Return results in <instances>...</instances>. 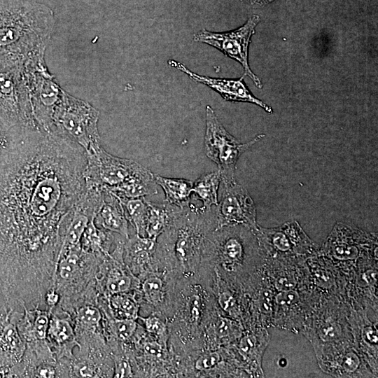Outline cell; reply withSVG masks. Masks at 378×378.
I'll use <instances>...</instances> for the list:
<instances>
[{
  "label": "cell",
  "mask_w": 378,
  "mask_h": 378,
  "mask_svg": "<svg viewBox=\"0 0 378 378\" xmlns=\"http://www.w3.org/2000/svg\"><path fill=\"white\" fill-rule=\"evenodd\" d=\"M85 165L80 146L38 130L0 159V290L6 304L45 305L86 188Z\"/></svg>",
  "instance_id": "1"
},
{
  "label": "cell",
  "mask_w": 378,
  "mask_h": 378,
  "mask_svg": "<svg viewBox=\"0 0 378 378\" xmlns=\"http://www.w3.org/2000/svg\"><path fill=\"white\" fill-rule=\"evenodd\" d=\"M53 24V13L44 4L0 0V62H44Z\"/></svg>",
  "instance_id": "2"
},
{
  "label": "cell",
  "mask_w": 378,
  "mask_h": 378,
  "mask_svg": "<svg viewBox=\"0 0 378 378\" xmlns=\"http://www.w3.org/2000/svg\"><path fill=\"white\" fill-rule=\"evenodd\" d=\"M215 229L212 209L204 211L190 202L180 208L156 240L154 267L172 273L178 280L195 276L200 268L204 239Z\"/></svg>",
  "instance_id": "3"
},
{
  "label": "cell",
  "mask_w": 378,
  "mask_h": 378,
  "mask_svg": "<svg viewBox=\"0 0 378 378\" xmlns=\"http://www.w3.org/2000/svg\"><path fill=\"white\" fill-rule=\"evenodd\" d=\"M85 184L108 190L120 198L158 193L153 173L134 160L107 153L102 146L85 152Z\"/></svg>",
  "instance_id": "4"
},
{
  "label": "cell",
  "mask_w": 378,
  "mask_h": 378,
  "mask_svg": "<svg viewBox=\"0 0 378 378\" xmlns=\"http://www.w3.org/2000/svg\"><path fill=\"white\" fill-rule=\"evenodd\" d=\"M263 262L258 239L253 230L244 225L215 229L206 235L202 248L201 265L216 267L214 272L227 281L244 275L245 267Z\"/></svg>",
  "instance_id": "5"
},
{
  "label": "cell",
  "mask_w": 378,
  "mask_h": 378,
  "mask_svg": "<svg viewBox=\"0 0 378 378\" xmlns=\"http://www.w3.org/2000/svg\"><path fill=\"white\" fill-rule=\"evenodd\" d=\"M104 257L85 252L80 244L61 248L54 285L59 295L57 307L70 316L83 304L98 302L96 274Z\"/></svg>",
  "instance_id": "6"
},
{
  "label": "cell",
  "mask_w": 378,
  "mask_h": 378,
  "mask_svg": "<svg viewBox=\"0 0 378 378\" xmlns=\"http://www.w3.org/2000/svg\"><path fill=\"white\" fill-rule=\"evenodd\" d=\"M0 118L11 129L38 130L31 114L26 64L0 62Z\"/></svg>",
  "instance_id": "7"
},
{
  "label": "cell",
  "mask_w": 378,
  "mask_h": 378,
  "mask_svg": "<svg viewBox=\"0 0 378 378\" xmlns=\"http://www.w3.org/2000/svg\"><path fill=\"white\" fill-rule=\"evenodd\" d=\"M99 111L88 103L64 92L52 117L49 133L71 141L87 152L100 146Z\"/></svg>",
  "instance_id": "8"
},
{
  "label": "cell",
  "mask_w": 378,
  "mask_h": 378,
  "mask_svg": "<svg viewBox=\"0 0 378 378\" xmlns=\"http://www.w3.org/2000/svg\"><path fill=\"white\" fill-rule=\"evenodd\" d=\"M255 233L265 260L305 261L318 251L317 245L295 220L272 228L259 225Z\"/></svg>",
  "instance_id": "9"
},
{
  "label": "cell",
  "mask_w": 378,
  "mask_h": 378,
  "mask_svg": "<svg viewBox=\"0 0 378 378\" xmlns=\"http://www.w3.org/2000/svg\"><path fill=\"white\" fill-rule=\"evenodd\" d=\"M265 136L260 134L246 143H241L223 126L214 109L206 106L204 148L206 155L218 166L223 185L235 181L236 164L240 155Z\"/></svg>",
  "instance_id": "10"
},
{
  "label": "cell",
  "mask_w": 378,
  "mask_h": 378,
  "mask_svg": "<svg viewBox=\"0 0 378 378\" xmlns=\"http://www.w3.org/2000/svg\"><path fill=\"white\" fill-rule=\"evenodd\" d=\"M377 236L342 223L333 227L318 253L331 262H369L377 257Z\"/></svg>",
  "instance_id": "11"
},
{
  "label": "cell",
  "mask_w": 378,
  "mask_h": 378,
  "mask_svg": "<svg viewBox=\"0 0 378 378\" xmlns=\"http://www.w3.org/2000/svg\"><path fill=\"white\" fill-rule=\"evenodd\" d=\"M260 21L259 15H253L242 26L231 31L213 32L202 29L194 35V41L208 44L240 63L244 68V76H248L257 88H262L260 78L253 74L248 64L249 44Z\"/></svg>",
  "instance_id": "12"
},
{
  "label": "cell",
  "mask_w": 378,
  "mask_h": 378,
  "mask_svg": "<svg viewBox=\"0 0 378 378\" xmlns=\"http://www.w3.org/2000/svg\"><path fill=\"white\" fill-rule=\"evenodd\" d=\"M216 206V229L239 225L253 231L258 228L255 204L246 189L236 181L223 185L221 199Z\"/></svg>",
  "instance_id": "13"
},
{
  "label": "cell",
  "mask_w": 378,
  "mask_h": 378,
  "mask_svg": "<svg viewBox=\"0 0 378 378\" xmlns=\"http://www.w3.org/2000/svg\"><path fill=\"white\" fill-rule=\"evenodd\" d=\"M168 64L186 74L191 80L204 84L218 93L225 100L232 102H246L261 107L268 113H272V108L255 97L250 91L244 76L239 78H212L192 72L183 64L174 59H169Z\"/></svg>",
  "instance_id": "14"
},
{
  "label": "cell",
  "mask_w": 378,
  "mask_h": 378,
  "mask_svg": "<svg viewBox=\"0 0 378 378\" xmlns=\"http://www.w3.org/2000/svg\"><path fill=\"white\" fill-rule=\"evenodd\" d=\"M46 340L57 360L72 358L78 346L74 327L69 314L59 307L50 309Z\"/></svg>",
  "instance_id": "15"
},
{
  "label": "cell",
  "mask_w": 378,
  "mask_h": 378,
  "mask_svg": "<svg viewBox=\"0 0 378 378\" xmlns=\"http://www.w3.org/2000/svg\"><path fill=\"white\" fill-rule=\"evenodd\" d=\"M26 343L21 337L11 311L0 310V368H13L22 360Z\"/></svg>",
  "instance_id": "16"
},
{
  "label": "cell",
  "mask_w": 378,
  "mask_h": 378,
  "mask_svg": "<svg viewBox=\"0 0 378 378\" xmlns=\"http://www.w3.org/2000/svg\"><path fill=\"white\" fill-rule=\"evenodd\" d=\"M156 240L135 234L126 239L123 261L132 273L139 279L153 269Z\"/></svg>",
  "instance_id": "17"
},
{
  "label": "cell",
  "mask_w": 378,
  "mask_h": 378,
  "mask_svg": "<svg viewBox=\"0 0 378 378\" xmlns=\"http://www.w3.org/2000/svg\"><path fill=\"white\" fill-rule=\"evenodd\" d=\"M103 200L94 217L95 225L102 229L129 239V221L120 199L113 192L103 190Z\"/></svg>",
  "instance_id": "18"
},
{
  "label": "cell",
  "mask_w": 378,
  "mask_h": 378,
  "mask_svg": "<svg viewBox=\"0 0 378 378\" xmlns=\"http://www.w3.org/2000/svg\"><path fill=\"white\" fill-rule=\"evenodd\" d=\"M10 310L26 344L46 340L50 320L49 310L39 307L24 308L22 312Z\"/></svg>",
  "instance_id": "19"
},
{
  "label": "cell",
  "mask_w": 378,
  "mask_h": 378,
  "mask_svg": "<svg viewBox=\"0 0 378 378\" xmlns=\"http://www.w3.org/2000/svg\"><path fill=\"white\" fill-rule=\"evenodd\" d=\"M336 310L330 309V314L328 309L320 312L319 318L315 319L314 323V330L309 332L313 334L314 346H319L321 349L318 351H324L334 346L336 342L342 340V336H344V331L345 326H343L342 316L335 314ZM318 347V348H319Z\"/></svg>",
  "instance_id": "20"
},
{
  "label": "cell",
  "mask_w": 378,
  "mask_h": 378,
  "mask_svg": "<svg viewBox=\"0 0 378 378\" xmlns=\"http://www.w3.org/2000/svg\"><path fill=\"white\" fill-rule=\"evenodd\" d=\"M148 212L145 223V237L157 240L158 237L170 224L178 206L163 203H154L147 200Z\"/></svg>",
  "instance_id": "21"
},
{
  "label": "cell",
  "mask_w": 378,
  "mask_h": 378,
  "mask_svg": "<svg viewBox=\"0 0 378 378\" xmlns=\"http://www.w3.org/2000/svg\"><path fill=\"white\" fill-rule=\"evenodd\" d=\"M115 237L112 232L98 227L94 218L88 223L80 239V246L85 252L104 257L111 253Z\"/></svg>",
  "instance_id": "22"
},
{
  "label": "cell",
  "mask_w": 378,
  "mask_h": 378,
  "mask_svg": "<svg viewBox=\"0 0 378 378\" xmlns=\"http://www.w3.org/2000/svg\"><path fill=\"white\" fill-rule=\"evenodd\" d=\"M157 185L162 188L165 195L164 202L181 209L190 202L192 182L185 178H172L153 174Z\"/></svg>",
  "instance_id": "23"
},
{
  "label": "cell",
  "mask_w": 378,
  "mask_h": 378,
  "mask_svg": "<svg viewBox=\"0 0 378 378\" xmlns=\"http://www.w3.org/2000/svg\"><path fill=\"white\" fill-rule=\"evenodd\" d=\"M220 181V174L217 170L200 176L192 183V192L202 202L201 207L204 211H210L213 205L218 204V190Z\"/></svg>",
  "instance_id": "24"
},
{
  "label": "cell",
  "mask_w": 378,
  "mask_h": 378,
  "mask_svg": "<svg viewBox=\"0 0 378 378\" xmlns=\"http://www.w3.org/2000/svg\"><path fill=\"white\" fill-rule=\"evenodd\" d=\"M136 292L116 293L107 298V309L112 317L116 319L139 318L141 306Z\"/></svg>",
  "instance_id": "25"
},
{
  "label": "cell",
  "mask_w": 378,
  "mask_h": 378,
  "mask_svg": "<svg viewBox=\"0 0 378 378\" xmlns=\"http://www.w3.org/2000/svg\"><path fill=\"white\" fill-rule=\"evenodd\" d=\"M118 198L122 204L126 217L134 228L136 234L145 237V223L148 212L147 200L144 197Z\"/></svg>",
  "instance_id": "26"
},
{
  "label": "cell",
  "mask_w": 378,
  "mask_h": 378,
  "mask_svg": "<svg viewBox=\"0 0 378 378\" xmlns=\"http://www.w3.org/2000/svg\"><path fill=\"white\" fill-rule=\"evenodd\" d=\"M195 360L190 364V368L195 371L193 374H211V370H216L218 366L223 363V353L220 349H205L202 353L195 354Z\"/></svg>",
  "instance_id": "27"
},
{
  "label": "cell",
  "mask_w": 378,
  "mask_h": 378,
  "mask_svg": "<svg viewBox=\"0 0 378 378\" xmlns=\"http://www.w3.org/2000/svg\"><path fill=\"white\" fill-rule=\"evenodd\" d=\"M143 322L145 330L164 342L169 339L167 318L159 312H152L147 316H139Z\"/></svg>",
  "instance_id": "28"
},
{
  "label": "cell",
  "mask_w": 378,
  "mask_h": 378,
  "mask_svg": "<svg viewBox=\"0 0 378 378\" xmlns=\"http://www.w3.org/2000/svg\"><path fill=\"white\" fill-rule=\"evenodd\" d=\"M23 135L20 130L8 127L0 118V159L18 145Z\"/></svg>",
  "instance_id": "29"
},
{
  "label": "cell",
  "mask_w": 378,
  "mask_h": 378,
  "mask_svg": "<svg viewBox=\"0 0 378 378\" xmlns=\"http://www.w3.org/2000/svg\"><path fill=\"white\" fill-rule=\"evenodd\" d=\"M113 361V377H134L131 360L122 348L111 352Z\"/></svg>",
  "instance_id": "30"
},
{
  "label": "cell",
  "mask_w": 378,
  "mask_h": 378,
  "mask_svg": "<svg viewBox=\"0 0 378 378\" xmlns=\"http://www.w3.org/2000/svg\"><path fill=\"white\" fill-rule=\"evenodd\" d=\"M242 1L254 6H265L274 0H241Z\"/></svg>",
  "instance_id": "31"
}]
</instances>
